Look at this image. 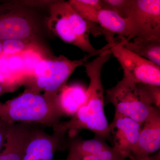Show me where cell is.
Returning <instances> with one entry per match:
<instances>
[{
	"instance_id": "6da1fadb",
	"label": "cell",
	"mask_w": 160,
	"mask_h": 160,
	"mask_svg": "<svg viewBox=\"0 0 160 160\" xmlns=\"http://www.w3.org/2000/svg\"><path fill=\"white\" fill-rule=\"evenodd\" d=\"M111 55L109 49H106L92 61H87L83 64L89 79L85 102L71 119L60 122L53 129L54 132L68 131L72 138L80 130L87 129L93 132L96 138L112 139L104 112V91L101 79L103 66Z\"/></svg>"
},
{
	"instance_id": "7a4b0ae2",
	"label": "cell",
	"mask_w": 160,
	"mask_h": 160,
	"mask_svg": "<svg viewBox=\"0 0 160 160\" xmlns=\"http://www.w3.org/2000/svg\"><path fill=\"white\" fill-rule=\"evenodd\" d=\"M62 117L56 100L32 89H26L19 96L0 102V119L7 125L33 123L53 129Z\"/></svg>"
},
{
	"instance_id": "3957f363",
	"label": "cell",
	"mask_w": 160,
	"mask_h": 160,
	"mask_svg": "<svg viewBox=\"0 0 160 160\" xmlns=\"http://www.w3.org/2000/svg\"><path fill=\"white\" fill-rule=\"evenodd\" d=\"M106 46L100 51L85 55L82 58L71 60L64 55H46L36 66L32 74L24 81L26 89L41 92L52 99L56 100L59 92L66 85L67 81L78 67L83 66L88 59L99 55L106 50Z\"/></svg>"
},
{
	"instance_id": "277c9868",
	"label": "cell",
	"mask_w": 160,
	"mask_h": 160,
	"mask_svg": "<svg viewBox=\"0 0 160 160\" xmlns=\"http://www.w3.org/2000/svg\"><path fill=\"white\" fill-rule=\"evenodd\" d=\"M152 98L148 84L133 83L124 77L106 91V98L115 113L142 124L157 108Z\"/></svg>"
},
{
	"instance_id": "5b68a950",
	"label": "cell",
	"mask_w": 160,
	"mask_h": 160,
	"mask_svg": "<svg viewBox=\"0 0 160 160\" xmlns=\"http://www.w3.org/2000/svg\"><path fill=\"white\" fill-rule=\"evenodd\" d=\"M38 28L26 2L0 1V41L37 40Z\"/></svg>"
},
{
	"instance_id": "8992f818",
	"label": "cell",
	"mask_w": 160,
	"mask_h": 160,
	"mask_svg": "<svg viewBox=\"0 0 160 160\" xmlns=\"http://www.w3.org/2000/svg\"><path fill=\"white\" fill-rule=\"evenodd\" d=\"M126 38L118 37L109 49L123 69V77L135 83L160 86V67L123 46Z\"/></svg>"
},
{
	"instance_id": "52a82bcc",
	"label": "cell",
	"mask_w": 160,
	"mask_h": 160,
	"mask_svg": "<svg viewBox=\"0 0 160 160\" xmlns=\"http://www.w3.org/2000/svg\"><path fill=\"white\" fill-rule=\"evenodd\" d=\"M127 19L132 39H160V0H132Z\"/></svg>"
},
{
	"instance_id": "ba28073f",
	"label": "cell",
	"mask_w": 160,
	"mask_h": 160,
	"mask_svg": "<svg viewBox=\"0 0 160 160\" xmlns=\"http://www.w3.org/2000/svg\"><path fill=\"white\" fill-rule=\"evenodd\" d=\"M49 30L62 41L77 46L88 54L95 53L101 49H95L91 43L84 42L77 35L73 26L62 6L61 1H53L49 6V15L46 20Z\"/></svg>"
},
{
	"instance_id": "9c48e42d",
	"label": "cell",
	"mask_w": 160,
	"mask_h": 160,
	"mask_svg": "<svg viewBox=\"0 0 160 160\" xmlns=\"http://www.w3.org/2000/svg\"><path fill=\"white\" fill-rule=\"evenodd\" d=\"M38 125L33 130L22 160H52L56 152L66 145L65 132L47 133Z\"/></svg>"
},
{
	"instance_id": "30bf717a",
	"label": "cell",
	"mask_w": 160,
	"mask_h": 160,
	"mask_svg": "<svg viewBox=\"0 0 160 160\" xmlns=\"http://www.w3.org/2000/svg\"><path fill=\"white\" fill-rule=\"evenodd\" d=\"M33 123L5 124L2 151L0 160H22L33 130L38 126Z\"/></svg>"
},
{
	"instance_id": "8fae6325",
	"label": "cell",
	"mask_w": 160,
	"mask_h": 160,
	"mask_svg": "<svg viewBox=\"0 0 160 160\" xmlns=\"http://www.w3.org/2000/svg\"><path fill=\"white\" fill-rule=\"evenodd\" d=\"M142 125L128 117L115 113L109 125L113 148L129 158L137 143Z\"/></svg>"
},
{
	"instance_id": "7c38bea8",
	"label": "cell",
	"mask_w": 160,
	"mask_h": 160,
	"mask_svg": "<svg viewBox=\"0 0 160 160\" xmlns=\"http://www.w3.org/2000/svg\"><path fill=\"white\" fill-rule=\"evenodd\" d=\"M143 125L137 143L129 158L138 159L151 155L160 149V109L156 108Z\"/></svg>"
},
{
	"instance_id": "4fadbf2b",
	"label": "cell",
	"mask_w": 160,
	"mask_h": 160,
	"mask_svg": "<svg viewBox=\"0 0 160 160\" xmlns=\"http://www.w3.org/2000/svg\"><path fill=\"white\" fill-rule=\"evenodd\" d=\"M87 89L79 84L66 85L56 98L57 105L62 116H74L84 105Z\"/></svg>"
},
{
	"instance_id": "5bb4252c",
	"label": "cell",
	"mask_w": 160,
	"mask_h": 160,
	"mask_svg": "<svg viewBox=\"0 0 160 160\" xmlns=\"http://www.w3.org/2000/svg\"><path fill=\"white\" fill-rule=\"evenodd\" d=\"M122 45L126 49L160 67V39L125 38Z\"/></svg>"
},
{
	"instance_id": "9a60e30c",
	"label": "cell",
	"mask_w": 160,
	"mask_h": 160,
	"mask_svg": "<svg viewBox=\"0 0 160 160\" xmlns=\"http://www.w3.org/2000/svg\"><path fill=\"white\" fill-rule=\"evenodd\" d=\"M96 23L104 30L118 37L131 39L129 22L117 13L110 10L102 9L98 12Z\"/></svg>"
},
{
	"instance_id": "2e32d148",
	"label": "cell",
	"mask_w": 160,
	"mask_h": 160,
	"mask_svg": "<svg viewBox=\"0 0 160 160\" xmlns=\"http://www.w3.org/2000/svg\"><path fill=\"white\" fill-rule=\"evenodd\" d=\"M108 146L104 140L96 138L81 140L78 138L72 141L69 144V151L78 155L80 158L86 155H97Z\"/></svg>"
},
{
	"instance_id": "e0dca14e",
	"label": "cell",
	"mask_w": 160,
	"mask_h": 160,
	"mask_svg": "<svg viewBox=\"0 0 160 160\" xmlns=\"http://www.w3.org/2000/svg\"><path fill=\"white\" fill-rule=\"evenodd\" d=\"M68 2L80 16L96 23L98 13L102 9V0H70Z\"/></svg>"
},
{
	"instance_id": "ac0fdd59",
	"label": "cell",
	"mask_w": 160,
	"mask_h": 160,
	"mask_svg": "<svg viewBox=\"0 0 160 160\" xmlns=\"http://www.w3.org/2000/svg\"><path fill=\"white\" fill-rule=\"evenodd\" d=\"M40 46L37 40L12 39L2 42V54L7 56L22 54L27 50Z\"/></svg>"
},
{
	"instance_id": "d6986e66",
	"label": "cell",
	"mask_w": 160,
	"mask_h": 160,
	"mask_svg": "<svg viewBox=\"0 0 160 160\" xmlns=\"http://www.w3.org/2000/svg\"><path fill=\"white\" fill-rule=\"evenodd\" d=\"M131 2L132 0H102V9L113 12L126 19Z\"/></svg>"
},
{
	"instance_id": "ffe728a7",
	"label": "cell",
	"mask_w": 160,
	"mask_h": 160,
	"mask_svg": "<svg viewBox=\"0 0 160 160\" xmlns=\"http://www.w3.org/2000/svg\"><path fill=\"white\" fill-rule=\"evenodd\" d=\"M100 160H125L126 156L109 146L97 155Z\"/></svg>"
},
{
	"instance_id": "44dd1931",
	"label": "cell",
	"mask_w": 160,
	"mask_h": 160,
	"mask_svg": "<svg viewBox=\"0 0 160 160\" xmlns=\"http://www.w3.org/2000/svg\"><path fill=\"white\" fill-rule=\"evenodd\" d=\"M4 127L5 123L0 119V151L2 147L3 141H4Z\"/></svg>"
},
{
	"instance_id": "7402d4cb",
	"label": "cell",
	"mask_w": 160,
	"mask_h": 160,
	"mask_svg": "<svg viewBox=\"0 0 160 160\" xmlns=\"http://www.w3.org/2000/svg\"><path fill=\"white\" fill-rule=\"evenodd\" d=\"M129 158L131 160H160V152H158L157 154H155L154 155L146 156L138 159H135L133 158Z\"/></svg>"
},
{
	"instance_id": "603a6c76",
	"label": "cell",
	"mask_w": 160,
	"mask_h": 160,
	"mask_svg": "<svg viewBox=\"0 0 160 160\" xmlns=\"http://www.w3.org/2000/svg\"><path fill=\"white\" fill-rule=\"evenodd\" d=\"M81 160H100L97 155L90 154L83 156L81 158Z\"/></svg>"
},
{
	"instance_id": "cb8c5ba5",
	"label": "cell",
	"mask_w": 160,
	"mask_h": 160,
	"mask_svg": "<svg viewBox=\"0 0 160 160\" xmlns=\"http://www.w3.org/2000/svg\"><path fill=\"white\" fill-rule=\"evenodd\" d=\"M66 160H81V158L72 152L69 151V154Z\"/></svg>"
},
{
	"instance_id": "d4e9b609",
	"label": "cell",
	"mask_w": 160,
	"mask_h": 160,
	"mask_svg": "<svg viewBox=\"0 0 160 160\" xmlns=\"http://www.w3.org/2000/svg\"><path fill=\"white\" fill-rule=\"evenodd\" d=\"M6 93V90L3 88L2 86L0 84V98L2 97V96L5 93ZM1 102V101H0Z\"/></svg>"
},
{
	"instance_id": "484cf974",
	"label": "cell",
	"mask_w": 160,
	"mask_h": 160,
	"mask_svg": "<svg viewBox=\"0 0 160 160\" xmlns=\"http://www.w3.org/2000/svg\"><path fill=\"white\" fill-rule=\"evenodd\" d=\"M2 53V42L0 41V56Z\"/></svg>"
}]
</instances>
